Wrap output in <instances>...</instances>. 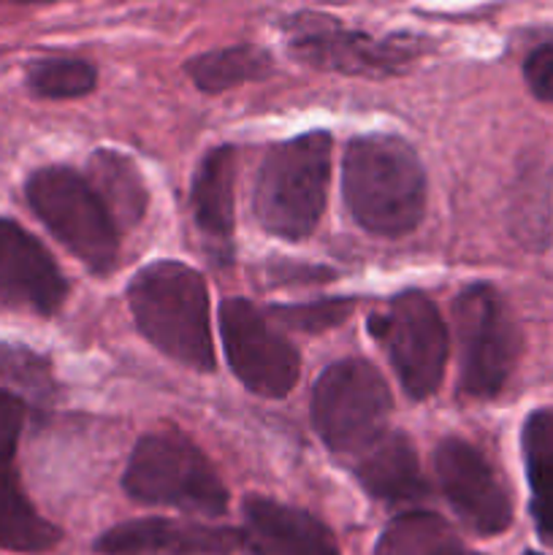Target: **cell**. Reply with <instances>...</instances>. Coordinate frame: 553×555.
<instances>
[{
  "instance_id": "1",
  "label": "cell",
  "mask_w": 553,
  "mask_h": 555,
  "mask_svg": "<svg viewBox=\"0 0 553 555\" xmlns=\"http://www.w3.org/2000/svg\"><path fill=\"white\" fill-rule=\"evenodd\" d=\"M342 195L350 217L366 233L407 236L426 215V168L401 135H356L342 157Z\"/></svg>"
},
{
  "instance_id": "2",
  "label": "cell",
  "mask_w": 553,
  "mask_h": 555,
  "mask_svg": "<svg viewBox=\"0 0 553 555\" xmlns=\"http://www.w3.org/2000/svg\"><path fill=\"white\" fill-rule=\"evenodd\" d=\"M128 304L136 328L155 350L193 372H215L209 287L193 266L179 260L144 266L130 280Z\"/></svg>"
},
{
  "instance_id": "3",
  "label": "cell",
  "mask_w": 553,
  "mask_h": 555,
  "mask_svg": "<svg viewBox=\"0 0 553 555\" xmlns=\"http://www.w3.org/2000/svg\"><path fill=\"white\" fill-rule=\"evenodd\" d=\"M331 152L329 130H309L269 146L253 188V215L266 233L285 242L312 236L329 201Z\"/></svg>"
},
{
  "instance_id": "4",
  "label": "cell",
  "mask_w": 553,
  "mask_h": 555,
  "mask_svg": "<svg viewBox=\"0 0 553 555\" xmlns=\"http://www.w3.org/2000/svg\"><path fill=\"white\" fill-rule=\"evenodd\" d=\"M123 491L133 502L201 518L228 513V488L198 444L179 431L146 434L130 453Z\"/></svg>"
},
{
  "instance_id": "5",
  "label": "cell",
  "mask_w": 553,
  "mask_h": 555,
  "mask_svg": "<svg viewBox=\"0 0 553 555\" xmlns=\"http://www.w3.org/2000/svg\"><path fill=\"white\" fill-rule=\"evenodd\" d=\"M25 198L49 233L92 274H112L119 258V228L85 173L68 166L36 168L25 182Z\"/></svg>"
},
{
  "instance_id": "6",
  "label": "cell",
  "mask_w": 553,
  "mask_h": 555,
  "mask_svg": "<svg viewBox=\"0 0 553 555\" xmlns=\"http://www.w3.org/2000/svg\"><path fill=\"white\" fill-rule=\"evenodd\" d=\"M282 33L287 54L298 63L361 79H390L404 74L428 49L426 38L410 33L372 36L345 27L339 20L318 11H298L287 16Z\"/></svg>"
},
{
  "instance_id": "7",
  "label": "cell",
  "mask_w": 553,
  "mask_h": 555,
  "mask_svg": "<svg viewBox=\"0 0 553 555\" xmlns=\"http://www.w3.org/2000/svg\"><path fill=\"white\" fill-rule=\"evenodd\" d=\"M394 410V396L380 369L363 358H345L325 369L312 390V423L325 448L358 459L380 437Z\"/></svg>"
},
{
  "instance_id": "8",
  "label": "cell",
  "mask_w": 553,
  "mask_h": 555,
  "mask_svg": "<svg viewBox=\"0 0 553 555\" xmlns=\"http://www.w3.org/2000/svg\"><path fill=\"white\" fill-rule=\"evenodd\" d=\"M453 325L461 390L472 399L502 393L520 358V328L502 293L488 282L466 285L453 301Z\"/></svg>"
},
{
  "instance_id": "9",
  "label": "cell",
  "mask_w": 553,
  "mask_h": 555,
  "mask_svg": "<svg viewBox=\"0 0 553 555\" xmlns=\"http://www.w3.org/2000/svg\"><path fill=\"white\" fill-rule=\"evenodd\" d=\"M369 334L388 356L401 388L423 401L437 393L448 366V325L437 304L421 291H404L369 314Z\"/></svg>"
},
{
  "instance_id": "10",
  "label": "cell",
  "mask_w": 553,
  "mask_h": 555,
  "mask_svg": "<svg viewBox=\"0 0 553 555\" xmlns=\"http://www.w3.org/2000/svg\"><path fill=\"white\" fill-rule=\"evenodd\" d=\"M220 339L239 383L263 399H285L301 377V356L291 339L247 298L220 304Z\"/></svg>"
},
{
  "instance_id": "11",
  "label": "cell",
  "mask_w": 553,
  "mask_h": 555,
  "mask_svg": "<svg viewBox=\"0 0 553 555\" xmlns=\"http://www.w3.org/2000/svg\"><path fill=\"white\" fill-rule=\"evenodd\" d=\"M434 475L455 518L477 537L504 534L513 524V499L491 461L459 437L434 450Z\"/></svg>"
},
{
  "instance_id": "12",
  "label": "cell",
  "mask_w": 553,
  "mask_h": 555,
  "mask_svg": "<svg viewBox=\"0 0 553 555\" xmlns=\"http://www.w3.org/2000/svg\"><path fill=\"white\" fill-rule=\"evenodd\" d=\"M68 298V280L49 249L20 222L0 217V304L52 318Z\"/></svg>"
},
{
  "instance_id": "13",
  "label": "cell",
  "mask_w": 553,
  "mask_h": 555,
  "mask_svg": "<svg viewBox=\"0 0 553 555\" xmlns=\"http://www.w3.org/2000/svg\"><path fill=\"white\" fill-rule=\"evenodd\" d=\"M92 551L98 555H233L242 551V529L139 518L103 531Z\"/></svg>"
},
{
  "instance_id": "14",
  "label": "cell",
  "mask_w": 553,
  "mask_h": 555,
  "mask_svg": "<svg viewBox=\"0 0 553 555\" xmlns=\"http://www.w3.org/2000/svg\"><path fill=\"white\" fill-rule=\"evenodd\" d=\"M242 515V551L247 555H342L329 526L307 509L247 496Z\"/></svg>"
},
{
  "instance_id": "15",
  "label": "cell",
  "mask_w": 553,
  "mask_h": 555,
  "mask_svg": "<svg viewBox=\"0 0 553 555\" xmlns=\"http://www.w3.org/2000/svg\"><path fill=\"white\" fill-rule=\"evenodd\" d=\"M190 211L211 253L231 258L236 231V146H215L201 157L190 182Z\"/></svg>"
},
{
  "instance_id": "16",
  "label": "cell",
  "mask_w": 553,
  "mask_h": 555,
  "mask_svg": "<svg viewBox=\"0 0 553 555\" xmlns=\"http://www.w3.org/2000/svg\"><path fill=\"white\" fill-rule=\"evenodd\" d=\"M356 480L363 491L388 507L415 504L428 496L415 448L407 434L390 431L356 459Z\"/></svg>"
},
{
  "instance_id": "17",
  "label": "cell",
  "mask_w": 553,
  "mask_h": 555,
  "mask_svg": "<svg viewBox=\"0 0 553 555\" xmlns=\"http://www.w3.org/2000/svg\"><path fill=\"white\" fill-rule=\"evenodd\" d=\"M85 177L119 231L144 220L150 209V188L128 155L117 150H95L90 157V173Z\"/></svg>"
},
{
  "instance_id": "18",
  "label": "cell",
  "mask_w": 553,
  "mask_h": 555,
  "mask_svg": "<svg viewBox=\"0 0 553 555\" xmlns=\"http://www.w3.org/2000/svg\"><path fill=\"white\" fill-rule=\"evenodd\" d=\"M529 509L542 542L553 545V410H535L520 431Z\"/></svg>"
},
{
  "instance_id": "19",
  "label": "cell",
  "mask_w": 553,
  "mask_h": 555,
  "mask_svg": "<svg viewBox=\"0 0 553 555\" xmlns=\"http://www.w3.org/2000/svg\"><path fill=\"white\" fill-rule=\"evenodd\" d=\"M184 74L206 95H220L233 87L263 81L274 74V60L255 43H233V47L209 49L184 63Z\"/></svg>"
},
{
  "instance_id": "20",
  "label": "cell",
  "mask_w": 553,
  "mask_h": 555,
  "mask_svg": "<svg viewBox=\"0 0 553 555\" xmlns=\"http://www.w3.org/2000/svg\"><path fill=\"white\" fill-rule=\"evenodd\" d=\"M459 534L445 518L426 509L399 515L380 534L374 555H461Z\"/></svg>"
},
{
  "instance_id": "21",
  "label": "cell",
  "mask_w": 553,
  "mask_h": 555,
  "mask_svg": "<svg viewBox=\"0 0 553 555\" xmlns=\"http://www.w3.org/2000/svg\"><path fill=\"white\" fill-rule=\"evenodd\" d=\"M63 531L30 504L20 482L0 491V551L38 555L60 545Z\"/></svg>"
},
{
  "instance_id": "22",
  "label": "cell",
  "mask_w": 553,
  "mask_h": 555,
  "mask_svg": "<svg viewBox=\"0 0 553 555\" xmlns=\"http://www.w3.org/2000/svg\"><path fill=\"white\" fill-rule=\"evenodd\" d=\"M25 85L41 101H74L95 90L98 70L81 57H43L27 68Z\"/></svg>"
},
{
  "instance_id": "23",
  "label": "cell",
  "mask_w": 553,
  "mask_h": 555,
  "mask_svg": "<svg viewBox=\"0 0 553 555\" xmlns=\"http://www.w3.org/2000/svg\"><path fill=\"white\" fill-rule=\"evenodd\" d=\"M352 312L350 298H323V301L309 304H282L271 307L269 318L280 320L287 328L307 331V334H320V331L336 328L345 323Z\"/></svg>"
},
{
  "instance_id": "24",
  "label": "cell",
  "mask_w": 553,
  "mask_h": 555,
  "mask_svg": "<svg viewBox=\"0 0 553 555\" xmlns=\"http://www.w3.org/2000/svg\"><path fill=\"white\" fill-rule=\"evenodd\" d=\"M27 406L11 390L0 388V491L20 482L14 469L16 448H20L22 428H25Z\"/></svg>"
},
{
  "instance_id": "25",
  "label": "cell",
  "mask_w": 553,
  "mask_h": 555,
  "mask_svg": "<svg viewBox=\"0 0 553 555\" xmlns=\"http://www.w3.org/2000/svg\"><path fill=\"white\" fill-rule=\"evenodd\" d=\"M524 79L537 101L553 106V43H542L526 54Z\"/></svg>"
},
{
  "instance_id": "26",
  "label": "cell",
  "mask_w": 553,
  "mask_h": 555,
  "mask_svg": "<svg viewBox=\"0 0 553 555\" xmlns=\"http://www.w3.org/2000/svg\"><path fill=\"white\" fill-rule=\"evenodd\" d=\"M461 555H483V553H475V551H466V547H464V551H461Z\"/></svg>"
},
{
  "instance_id": "27",
  "label": "cell",
  "mask_w": 553,
  "mask_h": 555,
  "mask_svg": "<svg viewBox=\"0 0 553 555\" xmlns=\"http://www.w3.org/2000/svg\"><path fill=\"white\" fill-rule=\"evenodd\" d=\"M524 555H542V553H537V551H526Z\"/></svg>"
}]
</instances>
